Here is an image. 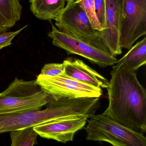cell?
Returning <instances> with one entry per match:
<instances>
[{
    "mask_svg": "<svg viewBox=\"0 0 146 146\" xmlns=\"http://www.w3.org/2000/svg\"><path fill=\"white\" fill-rule=\"evenodd\" d=\"M111 73L109 106L103 114L118 123L142 134L146 131V90L136 72L117 61Z\"/></svg>",
    "mask_w": 146,
    "mask_h": 146,
    "instance_id": "obj_1",
    "label": "cell"
},
{
    "mask_svg": "<svg viewBox=\"0 0 146 146\" xmlns=\"http://www.w3.org/2000/svg\"><path fill=\"white\" fill-rule=\"evenodd\" d=\"M47 104L46 109L43 110L0 114V134L33 127L66 117H90L94 111L91 98L55 100L50 97Z\"/></svg>",
    "mask_w": 146,
    "mask_h": 146,
    "instance_id": "obj_2",
    "label": "cell"
},
{
    "mask_svg": "<svg viewBox=\"0 0 146 146\" xmlns=\"http://www.w3.org/2000/svg\"><path fill=\"white\" fill-rule=\"evenodd\" d=\"M50 99L36 80L25 81L15 77L0 93V114L39 110Z\"/></svg>",
    "mask_w": 146,
    "mask_h": 146,
    "instance_id": "obj_3",
    "label": "cell"
},
{
    "mask_svg": "<svg viewBox=\"0 0 146 146\" xmlns=\"http://www.w3.org/2000/svg\"><path fill=\"white\" fill-rule=\"evenodd\" d=\"M85 127L88 141H105L113 146H146L145 136L104 114L93 115Z\"/></svg>",
    "mask_w": 146,
    "mask_h": 146,
    "instance_id": "obj_4",
    "label": "cell"
},
{
    "mask_svg": "<svg viewBox=\"0 0 146 146\" xmlns=\"http://www.w3.org/2000/svg\"><path fill=\"white\" fill-rule=\"evenodd\" d=\"M120 46L129 49L146 34V0H120Z\"/></svg>",
    "mask_w": 146,
    "mask_h": 146,
    "instance_id": "obj_5",
    "label": "cell"
},
{
    "mask_svg": "<svg viewBox=\"0 0 146 146\" xmlns=\"http://www.w3.org/2000/svg\"><path fill=\"white\" fill-rule=\"evenodd\" d=\"M48 35L54 45L64 50L68 54L80 56L100 67L113 66L117 62V59L112 55L82 38L61 31L53 25Z\"/></svg>",
    "mask_w": 146,
    "mask_h": 146,
    "instance_id": "obj_6",
    "label": "cell"
},
{
    "mask_svg": "<svg viewBox=\"0 0 146 146\" xmlns=\"http://www.w3.org/2000/svg\"><path fill=\"white\" fill-rule=\"evenodd\" d=\"M36 82L45 93L55 100L99 98L102 88L78 81L65 74L55 76L39 74Z\"/></svg>",
    "mask_w": 146,
    "mask_h": 146,
    "instance_id": "obj_7",
    "label": "cell"
},
{
    "mask_svg": "<svg viewBox=\"0 0 146 146\" xmlns=\"http://www.w3.org/2000/svg\"><path fill=\"white\" fill-rule=\"evenodd\" d=\"M55 21L59 31L82 38L100 48L97 39L98 31L93 29L78 2L67 4Z\"/></svg>",
    "mask_w": 146,
    "mask_h": 146,
    "instance_id": "obj_8",
    "label": "cell"
},
{
    "mask_svg": "<svg viewBox=\"0 0 146 146\" xmlns=\"http://www.w3.org/2000/svg\"><path fill=\"white\" fill-rule=\"evenodd\" d=\"M89 118L86 115L66 117L35 126L33 129L42 138L66 143L73 141L75 135L84 128Z\"/></svg>",
    "mask_w": 146,
    "mask_h": 146,
    "instance_id": "obj_9",
    "label": "cell"
},
{
    "mask_svg": "<svg viewBox=\"0 0 146 146\" xmlns=\"http://www.w3.org/2000/svg\"><path fill=\"white\" fill-rule=\"evenodd\" d=\"M105 24V29L97 33L98 44L115 57L122 53L120 43V0H106Z\"/></svg>",
    "mask_w": 146,
    "mask_h": 146,
    "instance_id": "obj_10",
    "label": "cell"
},
{
    "mask_svg": "<svg viewBox=\"0 0 146 146\" xmlns=\"http://www.w3.org/2000/svg\"><path fill=\"white\" fill-rule=\"evenodd\" d=\"M64 74L82 83L101 88H107L109 81L79 59L68 57L63 62Z\"/></svg>",
    "mask_w": 146,
    "mask_h": 146,
    "instance_id": "obj_11",
    "label": "cell"
},
{
    "mask_svg": "<svg viewBox=\"0 0 146 146\" xmlns=\"http://www.w3.org/2000/svg\"><path fill=\"white\" fill-rule=\"evenodd\" d=\"M66 0H29L30 9L40 20H55L65 8Z\"/></svg>",
    "mask_w": 146,
    "mask_h": 146,
    "instance_id": "obj_12",
    "label": "cell"
},
{
    "mask_svg": "<svg viewBox=\"0 0 146 146\" xmlns=\"http://www.w3.org/2000/svg\"><path fill=\"white\" fill-rule=\"evenodd\" d=\"M119 61L129 71L136 72L146 63V37L131 47Z\"/></svg>",
    "mask_w": 146,
    "mask_h": 146,
    "instance_id": "obj_13",
    "label": "cell"
},
{
    "mask_svg": "<svg viewBox=\"0 0 146 146\" xmlns=\"http://www.w3.org/2000/svg\"><path fill=\"white\" fill-rule=\"evenodd\" d=\"M22 9L20 0H0V25L13 27L20 19Z\"/></svg>",
    "mask_w": 146,
    "mask_h": 146,
    "instance_id": "obj_14",
    "label": "cell"
},
{
    "mask_svg": "<svg viewBox=\"0 0 146 146\" xmlns=\"http://www.w3.org/2000/svg\"><path fill=\"white\" fill-rule=\"evenodd\" d=\"M10 146H33L37 143L38 135L33 127L9 132Z\"/></svg>",
    "mask_w": 146,
    "mask_h": 146,
    "instance_id": "obj_15",
    "label": "cell"
},
{
    "mask_svg": "<svg viewBox=\"0 0 146 146\" xmlns=\"http://www.w3.org/2000/svg\"><path fill=\"white\" fill-rule=\"evenodd\" d=\"M76 1L79 2L85 13L93 29L98 31H102V28L96 15L94 0H77Z\"/></svg>",
    "mask_w": 146,
    "mask_h": 146,
    "instance_id": "obj_16",
    "label": "cell"
},
{
    "mask_svg": "<svg viewBox=\"0 0 146 146\" xmlns=\"http://www.w3.org/2000/svg\"><path fill=\"white\" fill-rule=\"evenodd\" d=\"M65 72V66L62 63H49L43 67L39 74L48 76H55L62 74Z\"/></svg>",
    "mask_w": 146,
    "mask_h": 146,
    "instance_id": "obj_17",
    "label": "cell"
},
{
    "mask_svg": "<svg viewBox=\"0 0 146 146\" xmlns=\"http://www.w3.org/2000/svg\"><path fill=\"white\" fill-rule=\"evenodd\" d=\"M94 3L96 15L103 31L106 28V0H94Z\"/></svg>",
    "mask_w": 146,
    "mask_h": 146,
    "instance_id": "obj_18",
    "label": "cell"
},
{
    "mask_svg": "<svg viewBox=\"0 0 146 146\" xmlns=\"http://www.w3.org/2000/svg\"><path fill=\"white\" fill-rule=\"evenodd\" d=\"M27 25L15 31L3 32L0 33V50L12 44V41L15 36L26 28Z\"/></svg>",
    "mask_w": 146,
    "mask_h": 146,
    "instance_id": "obj_19",
    "label": "cell"
},
{
    "mask_svg": "<svg viewBox=\"0 0 146 146\" xmlns=\"http://www.w3.org/2000/svg\"><path fill=\"white\" fill-rule=\"evenodd\" d=\"M8 30V29L4 28V27H2L0 25V33L6 31H7Z\"/></svg>",
    "mask_w": 146,
    "mask_h": 146,
    "instance_id": "obj_20",
    "label": "cell"
},
{
    "mask_svg": "<svg viewBox=\"0 0 146 146\" xmlns=\"http://www.w3.org/2000/svg\"><path fill=\"white\" fill-rule=\"evenodd\" d=\"M77 0H66V2H67V4H71V3H73L77 1Z\"/></svg>",
    "mask_w": 146,
    "mask_h": 146,
    "instance_id": "obj_21",
    "label": "cell"
}]
</instances>
